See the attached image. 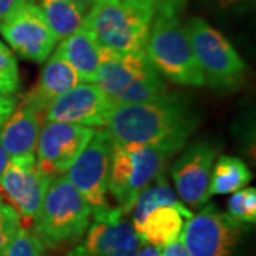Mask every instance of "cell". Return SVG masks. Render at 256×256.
Wrapping results in <instances>:
<instances>
[{
    "label": "cell",
    "instance_id": "4316f807",
    "mask_svg": "<svg viewBox=\"0 0 256 256\" xmlns=\"http://www.w3.org/2000/svg\"><path fill=\"white\" fill-rule=\"evenodd\" d=\"M146 6H150L154 16L165 14V16H178L186 4L188 0H141Z\"/></svg>",
    "mask_w": 256,
    "mask_h": 256
},
{
    "label": "cell",
    "instance_id": "e0dca14e",
    "mask_svg": "<svg viewBox=\"0 0 256 256\" xmlns=\"http://www.w3.org/2000/svg\"><path fill=\"white\" fill-rule=\"evenodd\" d=\"M82 82L78 73L58 53H53L40 74L37 84L23 96L22 102L30 106L42 117L46 116L48 106Z\"/></svg>",
    "mask_w": 256,
    "mask_h": 256
},
{
    "label": "cell",
    "instance_id": "44dd1931",
    "mask_svg": "<svg viewBox=\"0 0 256 256\" xmlns=\"http://www.w3.org/2000/svg\"><path fill=\"white\" fill-rule=\"evenodd\" d=\"M185 206L176 192L171 188L170 182L165 178V171L156 176L151 182L146 185L132 206V228L138 234L144 220L152 210L160 206Z\"/></svg>",
    "mask_w": 256,
    "mask_h": 256
},
{
    "label": "cell",
    "instance_id": "7c38bea8",
    "mask_svg": "<svg viewBox=\"0 0 256 256\" xmlns=\"http://www.w3.org/2000/svg\"><path fill=\"white\" fill-rule=\"evenodd\" d=\"M220 148L214 142L198 141L191 144L171 166L178 196L192 208L210 200V180Z\"/></svg>",
    "mask_w": 256,
    "mask_h": 256
},
{
    "label": "cell",
    "instance_id": "f546056e",
    "mask_svg": "<svg viewBox=\"0 0 256 256\" xmlns=\"http://www.w3.org/2000/svg\"><path fill=\"white\" fill-rule=\"evenodd\" d=\"M136 256H161V249L156 246H151V245H144L138 249Z\"/></svg>",
    "mask_w": 256,
    "mask_h": 256
},
{
    "label": "cell",
    "instance_id": "4fadbf2b",
    "mask_svg": "<svg viewBox=\"0 0 256 256\" xmlns=\"http://www.w3.org/2000/svg\"><path fill=\"white\" fill-rule=\"evenodd\" d=\"M114 104L94 82H80L56 98L46 111L47 121L84 127H107Z\"/></svg>",
    "mask_w": 256,
    "mask_h": 256
},
{
    "label": "cell",
    "instance_id": "8fae6325",
    "mask_svg": "<svg viewBox=\"0 0 256 256\" xmlns=\"http://www.w3.org/2000/svg\"><path fill=\"white\" fill-rule=\"evenodd\" d=\"M82 244L67 256H136L141 239L118 206L94 212Z\"/></svg>",
    "mask_w": 256,
    "mask_h": 256
},
{
    "label": "cell",
    "instance_id": "7a4b0ae2",
    "mask_svg": "<svg viewBox=\"0 0 256 256\" xmlns=\"http://www.w3.org/2000/svg\"><path fill=\"white\" fill-rule=\"evenodd\" d=\"M154 12L141 0H98L87 12L82 28L116 53H146Z\"/></svg>",
    "mask_w": 256,
    "mask_h": 256
},
{
    "label": "cell",
    "instance_id": "d6986e66",
    "mask_svg": "<svg viewBox=\"0 0 256 256\" xmlns=\"http://www.w3.org/2000/svg\"><path fill=\"white\" fill-rule=\"evenodd\" d=\"M56 53L62 56L78 73L82 82H96V74L102 57V47L90 32L80 28L72 36L63 38Z\"/></svg>",
    "mask_w": 256,
    "mask_h": 256
},
{
    "label": "cell",
    "instance_id": "836d02e7",
    "mask_svg": "<svg viewBox=\"0 0 256 256\" xmlns=\"http://www.w3.org/2000/svg\"><path fill=\"white\" fill-rule=\"evenodd\" d=\"M4 206H6V204L3 202V200H2V196H0V212L3 210V208H4Z\"/></svg>",
    "mask_w": 256,
    "mask_h": 256
},
{
    "label": "cell",
    "instance_id": "9c48e42d",
    "mask_svg": "<svg viewBox=\"0 0 256 256\" xmlns=\"http://www.w3.org/2000/svg\"><path fill=\"white\" fill-rule=\"evenodd\" d=\"M96 130L70 122L47 121L40 128L36 146L38 171L54 178L66 174L92 141Z\"/></svg>",
    "mask_w": 256,
    "mask_h": 256
},
{
    "label": "cell",
    "instance_id": "ffe728a7",
    "mask_svg": "<svg viewBox=\"0 0 256 256\" xmlns=\"http://www.w3.org/2000/svg\"><path fill=\"white\" fill-rule=\"evenodd\" d=\"M36 4L58 40L72 36L82 28L88 12L73 0H37Z\"/></svg>",
    "mask_w": 256,
    "mask_h": 256
},
{
    "label": "cell",
    "instance_id": "d4e9b609",
    "mask_svg": "<svg viewBox=\"0 0 256 256\" xmlns=\"http://www.w3.org/2000/svg\"><path fill=\"white\" fill-rule=\"evenodd\" d=\"M2 256H44V245L34 232L22 226Z\"/></svg>",
    "mask_w": 256,
    "mask_h": 256
},
{
    "label": "cell",
    "instance_id": "8992f818",
    "mask_svg": "<svg viewBox=\"0 0 256 256\" xmlns=\"http://www.w3.org/2000/svg\"><path fill=\"white\" fill-rule=\"evenodd\" d=\"M185 28L205 84L218 92L240 87L246 64L228 38L200 18H191Z\"/></svg>",
    "mask_w": 256,
    "mask_h": 256
},
{
    "label": "cell",
    "instance_id": "9a60e30c",
    "mask_svg": "<svg viewBox=\"0 0 256 256\" xmlns=\"http://www.w3.org/2000/svg\"><path fill=\"white\" fill-rule=\"evenodd\" d=\"M150 68H152V64L146 53H116L102 48L94 84H97L116 106L120 97Z\"/></svg>",
    "mask_w": 256,
    "mask_h": 256
},
{
    "label": "cell",
    "instance_id": "30bf717a",
    "mask_svg": "<svg viewBox=\"0 0 256 256\" xmlns=\"http://www.w3.org/2000/svg\"><path fill=\"white\" fill-rule=\"evenodd\" d=\"M0 34L20 57L33 63H44L58 42L36 2L22 4L2 20Z\"/></svg>",
    "mask_w": 256,
    "mask_h": 256
},
{
    "label": "cell",
    "instance_id": "52a82bcc",
    "mask_svg": "<svg viewBox=\"0 0 256 256\" xmlns=\"http://www.w3.org/2000/svg\"><path fill=\"white\" fill-rule=\"evenodd\" d=\"M245 225L208 205L186 220L181 242L188 256H235Z\"/></svg>",
    "mask_w": 256,
    "mask_h": 256
},
{
    "label": "cell",
    "instance_id": "603a6c76",
    "mask_svg": "<svg viewBox=\"0 0 256 256\" xmlns=\"http://www.w3.org/2000/svg\"><path fill=\"white\" fill-rule=\"evenodd\" d=\"M228 215L242 224H255L256 190L242 188L234 192L228 202Z\"/></svg>",
    "mask_w": 256,
    "mask_h": 256
},
{
    "label": "cell",
    "instance_id": "5b68a950",
    "mask_svg": "<svg viewBox=\"0 0 256 256\" xmlns=\"http://www.w3.org/2000/svg\"><path fill=\"white\" fill-rule=\"evenodd\" d=\"M146 54L158 74H162L172 82L194 87H202L205 84L186 28L176 16H154L146 44Z\"/></svg>",
    "mask_w": 256,
    "mask_h": 256
},
{
    "label": "cell",
    "instance_id": "277c9868",
    "mask_svg": "<svg viewBox=\"0 0 256 256\" xmlns=\"http://www.w3.org/2000/svg\"><path fill=\"white\" fill-rule=\"evenodd\" d=\"M92 210L82 194L67 180H50L34 220V234L44 246L56 248L80 239L90 226Z\"/></svg>",
    "mask_w": 256,
    "mask_h": 256
},
{
    "label": "cell",
    "instance_id": "cb8c5ba5",
    "mask_svg": "<svg viewBox=\"0 0 256 256\" xmlns=\"http://www.w3.org/2000/svg\"><path fill=\"white\" fill-rule=\"evenodd\" d=\"M20 87L18 60L13 52L0 40V94L12 97Z\"/></svg>",
    "mask_w": 256,
    "mask_h": 256
},
{
    "label": "cell",
    "instance_id": "83f0119b",
    "mask_svg": "<svg viewBox=\"0 0 256 256\" xmlns=\"http://www.w3.org/2000/svg\"><path fill=\"white\" fill-rule=\"evenodd\" d=\"M16 106H18V102L13 97H8V96L0 94V127L8 120L10 114L13 112Z\"/></svg>",
    "mask_w": 256,
    "mask_h": 256
},
{
    "label": "cell",
    "instance_id": "2e32d148",
    "mask_svg": "<svg viewBox=\"0 0 256 256\" xmlns=\"http://www.w3.org/2000/svg\"><path fill=\"white\" fill-rule=\"evenodd\" d=\"M42 116L30 106L20 102L0 127V141L10 160L36 164V146Z\"/></svg>",
    "mask_w": 256,
    "mask_h": 256
},
{
    "label": "cell",
    "instance_id": "6da1fadb",
    "mask_svg": "<svg viewBox=\"0 0 256 256\" xmlns=\"http://www.w3.org/2000/svg\"><path fill=\"white\" fill-rule=\"evenodd\" d=\"M200 117L181 94H165L141 104L116 106L107 131L117 144H181L185 146Z\"/></svg>",
    "mask_w": 256,
    "mask_h": 256
},
{
    "label": "cell",
    "instance_id": "3957f363",
    "mask_svg": "<svg viewBox=\"0 0 256 256\" xmlns=\"http://www.w3.org/2000/svg\"><path fill=\"white\" fill-rule=\"evenodd\" d=\"M181 144H117L111 161L108 192L124 215L131 212L140 192L164 172L168 161L178 154Z\"/></svg>",
    "mask_w": 256,
    "mask_h": 256
},
{
    "label": "cell",
    "instance_id": "f1b7e54d",
    "mask_svg": "<svg viewBox=\"0 0 256 256\" xmlns=\"http://www.w3.org/2000/svg\"><path fill=\"white\" fill-rule=\"evenodd\" d=\"M28 2H34V0H0V22Z\"/></svg>",
    "mask_w": 256,
    "mask_h": 256
},
{
    "label": "cell",
    "instance_id": "484cf974",
    "mask_svg": "<svg viewBox=\"0 0 256 256\" xmlns=\"http://www.w3.org/2000/svg\"><path fill=\"white\" fill-rule=\"evenodd\" d=\"M20 228L22 220L18 214L10 205H6L0 212V256L4 254Z\"/></svg>",
    "mask_w": 256,
    "mask_h": 256
},
{
    "label": "cell",
    "instance_id": "1f68e13d",
    "mask_svg": "<svg viewBox=\"0 0 256 256\" xmlns=\"http://www.w3.org/2000/svg\"><path fill=\"white\" fill-rule=\"evenodd\" d=\"M220 8L224 9H228L230 6H235V4H240V3H246L249 0H214Z\"/></svg>",
    "mask_w": 256,
    "mask_h": 256
},
{
    "label": "cell",
    "instance_id": "4dcf8cb0",
    "mask_svg": "<svg viewBox=\"0 0 256 256\" xmlns=\"http://www.w3.org/2000/svg\"><path fill=\"white\" fill-rule=\"evenodd\" d=\"M10 161V156L9 154L6 152V150H4V146L2 144V141H0V176L3 174V171L6 170V166L9 164Z\"/></svg>",
    "mask_w": 256,
    "mask_h": 256
},
{
    "label": "cell",
    "instance_id": "5bb4252c",
    "mask_svg": "<svg viewBox=\"0 0 256 256\" xmlns=\"http://www.w3.org/2000/svg\"><path fill=\"white\" fill-rule=\"evenodd\" d=\"M47 175L38 171L36 164H26L10 160L0 176V192L12 204L20 220L33 224L50 184Z\"/></svg>",
    "mask_w": 256,
    "mask_h": 256
},
{
    "label": "cell",
    "instance_id": "ac0fdd59",
    "mask_svg": "<svg viewBox=\"0 0 256 256\" xmlns=\"http://www.w3.org/2000/svg\"><path fill=\"white\" fill-rule=\"evenodd\" d=\"M191 216L192 212L186 206H160L148 214L137 235L146 245L164 249L181 239Z\"/></svg>",
    "mask_w": 256,
    "mask_h": 256
},
{
    "label": "cell",
    "instance_id": "d6a6232c",
    "mask_svg": "<svg viewBox=\"0 0 256 256\" xmlns=\"http://www.w3.org/2000/svg\"><path fill=\"white\" fill-rule=\"evenodd\" d=\"M73 2H76L77 4H80L86 10H90L98 0H73Z\"/></svg>",
    "mask_w": 256,
    "mask_h": 256
},
{
    "label": "cell",
    "instance_id": "7402d4cb",
    "mask_svg": "<svg viewBox=\"0 0 256 256\" xmlns=\"http://www.w3.org/2000/svg\"><path fill=\"white\" fill-rule=\"evenodd\" d=\"M252 180L248 165L235 156H220L214 164L210 180V195L234 194L245 188Z\"/></svg>",
    "mask_w": 256,
    "mask_h": 256
},
{
    "label": "cell",
    "instance_id": "ba28073f",
    "mask_svg": "<svg viewBox=\"0 0 256 256\" xmlns=\"http://www.w3.org/2000/svg\"><path fill=\"white\" fill-rule=\"evenodd\" d=\"M116 141L107 130L96 131L92 141L67 171V180L82 194L92 214L110 208L108 178Z\"/></svg>",
    "mask_w": 256,
    "mask_h": 256
}]
</instances>
